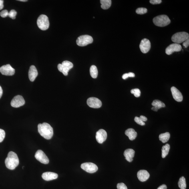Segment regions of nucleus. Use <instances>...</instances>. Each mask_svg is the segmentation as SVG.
I'll use <instances>...</instances> for the list:
<instances>
[{
  "label": "nucleus",
  "mask_w": 189,
  "mask_h": 189,
  "mask_svg": "<svg viewBox=\"0 0 189 189\" xmlns=\"http://www.w3.org/2000/svg\"><path fill=\"white\" fill-rule=\"evenodd\" d=\"M38 131L41 136L46 140H50L53 135V129L48 123H43L38 125Z\"/></svg>",
  "instance_id": "f257e3e1"
},
{
  "label": "nucleus",
  "mask_w": 189,
  "mask_h": 189,
  "mask_svg": "<svg viewBox=\"0 0 189 189\" xmlns=\"http://www.w3.org/2000/svg\"><path fill=\"white\" fill-rule=\"evenodd\" d=\"M5 164L7 168L11 170H14L19 164L17 155L13 151L10 152L5 159Z\"/></svg>",
  "instance_id": "f03ea898"
},
{
  "label": "nucleus",
  "mask_w": 189,
  "mask_h": 189,
  "mask_svg": "<svg viewBox=\"0 0 189 189\" xmlns=\"http://www.w3.org/2000/svg\"><path fill=\"white\" fill-rule=\"evenodd\" d=\"M171 21L168 17L166 15H158L153 19L154 25L160 27L167 26L171 23Z\"/></svg>",
  "instance_id": "7ed1b4c3"
},
{
  "label": "nucleus",
  "mask_w": 189,
  "mask_h": 189,
  "mask_svg": "<svg viewBox=\"0 0 189 189\" xmlns=\"http://www.w3.org/2000/svg\"><path fill=\"white\" fill-rule=\"evenodd\" d=\"M37 24L38 27L42 30H46L49 29V26L48 17L45 15H40L38 18Z\"/></svg>",
  "instance_id": "20e7f679"
},
{
  "label": "nucleus",
  "mask_w": 189,
  "mask_h": 189,
  "mask_svg": "<svg viewBox=\"0 0 189 189\" xmlns=\"http://www.w3.org/2000/svg\"><path fill=\"white\" fill-rule=\"evenodd\" d=\"M188 33L186 32H180L175 33L172 37V40L176 43L184 42L189 39Z\"/></svg>",
  "instance_id": "39448f33"
},
{
  "label": "nucleus",
  "mask_w": 189,
  "mask_h": 189,
  "mask_svg": "<svg viewBox=\"0 0 189 189\" xmlns=\"http://www.w3.org/2000/svg\"><path fill=\"white\" fill-rule=\"evenodd\" d=\"M73 67V65L68 61H63L62 64H59L57 66L59 71L62 73L65 76H67L69 70Z\"/></svg>",
  "instance_id": "423d86ee"
},
{
  "label": "nucleus",
  "mask_w": 189,
  "mask_h": 189,
  "mask_svg": "<svg viewBox=\"0 0 189 189\" xmlns=\"http://www.w3.org/2000/svg\"><path fill=\"white\" fill-rule=\"evenodd\" d=\"M93 38L87 35L80 36L76 40L77 44L79 46H85L93 42Z\"/></svg>",
  "instance_id": "0eeeda50"
},
{
  "label": "nucleus",
  "mask_w": 189,
  "mask_h": 189,
  "mask_svg": "<svg viewBox=\"0 0 189 189\" xmlns=\"http://www.w3.org/2000/svg\"><path fill=\"white\" fill-rule=\"evenodd\" d=\"M81 168L87 172L93 174L96 172L98 170V167L96 164L92 163H85L81 165Z\"/></svg>",
  "instance_id": "6e6552de"
},
{
  "label": "nucleus",
  "mask_w": 189,
  "mask_h": 189,
  "mask_svg": "<svg viewBox=\"0 0 189 189\" xmlns=\"http://www.w3.org/2000/svg\"><path fill=\"white\" fill-rule=\"evenodd\" d=\"M25 103V101L23 97L21 95H18L12 99L11 104L12 107L17 108L22 106Z\"/></svg>",
  "instance_id": "1a4fd4ad"
},
{
  "label": "nucleus",
  "mask_w": 189,
  "mask_h": 189,
  "mask_svg": "<svg viewBox=\"0 0 189 189\" xmlns=\"http://www.w3.org/2000/svg\"><path fill=\"white\" fill-rule=\"evenodd\" d=\"M35 157L39 162L45 164H48L49 160L43 151L38 150L36 152Z\"/></svg>",
  "instance_id": "9d476101"
},
{
  "label": "nucleus",
  "mask_w": 189,
  "mask_h": 189,
  "mask_svg": "<svg viewBox=\"0 0 189 189\" xmlns=\"http://www.w3.org/2000/svg\"><path fill=\"white\" fill-rule=\"evenodd\" d=\"M87 104L89 107L93 108H99L102 105V103L100 100L94 97H91L88 99Z\"/></svg>",
  "instance_id": "9b49d317"
},
{
  "label": "nucleus",
  "mask_w": 189,
  "mask_h": 189,
  "mask_svg": "<svg viewBox=\"0 0 189 189\" xmlns=\"http://www.w3.org/2000/svg\"><path fill=\"white\" fill-rule=\"evenodd\" d=\"M15 69L10 64L4 65L0 67V72L3 75L13 76L15 74Z\"/></svg>",
  "instance_id": "f8f14e48"
},
{
  "label": "nucleus",
  "mask_w": 189,
  "mask_h": 189,
  "mask_svg": "<svg viewBox=\"0 0 189 189\" xmlns=\"http://www.w3.org/2000/svg\"><path fill=\"white\" fill-rule=\"evenodd\" d=\"M182 47L178 43H172L167 47L165 52L167 55H170L174 52H179L181 51Z\"/></svg>",
  "instance_id": "ddd939ff"
},
{
  "label": "nucleus",
  "mask_w": 189,
  "mask_h": 189,
  "mask_svg": "<svg viewBox=\"0 0 189 189\" xmlns=\"http://www.w3.org/2000/svg\"><path fill=\"white\" fill-rule=\"evenodd\" d=\"M151 47V43L148 39L145 38L141 41L140 47L141 51L143 53L145 54L149 52Z\"/></svg>",
  "instance_id": "4468645a"
},
{
  "label": "nucleus",
  "mask_w": 189,
  "mask_h": 189,
  "mask_svg": "<svg viewBox=\"0 0 189 189\" xmlns=\"http://www.w3.org/2000/svg\"><path fill=\"white\" fill-rule=\"evenodd\" d=\"M107 137L106 131L101 129L96 132V138L97 142L100 144H102L106 140Z\"/></svg>",
  "instance_id": "2eb2a0df"
},
{
  "label": "nucleus",
  "mask_w": 189,
  "mask_h": 189,
  "mask_svg": "<svg viewBox=\"0 0 189 189\" xmlns=\"http://www.w3.org/2000/svg\"><path fill=\"white\" fill-rule=\"evenodd\" d=\"M171 91L173 98L175 100L178 102H182L183 100V96L180 91L174 87H172L171 88Z\"/></svg>",
  "instance_id": "dca6fc26"
},
{
  "label": "nucleus",
  "mask_w": 189,
  "mask_h": 189,
  "mask_svg": "<svg viewBox=\"0 0 189 189\" xmlns=\"http://www.w3.org/2000/svg\"><path fill=\"white\" fill-rule=\"evenodd\" d=\"M137 177L141 182H146L150 177V175L147 171L140 170L137 173Z\"/></svg>",
  "instance_id": "f3484780"
},
{
  "label": "nucleus",
  "mask_w": 189,
  "mask_h": 189,
  "mask_svg": "<svg viewBox=\"0 0 189 189\" xmlns=\"http://www.w3.org/2000/svg\"><path fill=\"white\" fill-rule=\"evenodd\" d=\"M58 174L55 173L46 172L43 173L42 175V177L44 180L46 181H50L56 179L58 178Z\"/></svg>",
  "instance_id": "a211bd4d"
},
{
  "label": "nucleus",
  "mask_w": 189,
  "mask_h": 189,
  "mask_svg": "<svg viewBox=\"0 0 189 189\" xmlns=\"http://www.w3.org/2000/svg\"><path fill=\"white\" fill-rule=\"evenodd\" d=\"M38 75V72L36 68L32 65L30 67L29 71V80L32 82L35 80Z\"/></svg>",
  "instance_id": "6ab92c4d"
},
{
  "label": "nucleus",
  "mask_w": 189,
  "mask_h": 189,
  "mask_svg": "<svg viewBox=\"0 0 189 189\" xmlns=\"http://www.w3.org/2000/svg\"><path fill=\"white\" fill-rule=\"evenodd\" d=\"M135 151L132 149H129L124 151V155L125 159L129 162H132L134 157Z\"/></svg>",
  "instance_id": "aec40b11"
},
{
  "label": "nucleus",
  "mask_w": 189,
  "mask_h": 189,
  "mask_svg": "<svg viewBox=\"0 0 189 189\" xmlns=\"http://www.w3.org/2000/svg\"><path fill=\"white\" fill-rule=\"evenodd\" d=\"M152 105L153 106L152 110L155 111H157L158 109L165 107V105L164 103L157 99L153 101Z\"/></svg>",
  "instance_id": "412c9836"
},
{
  "label": "nucleus",
  "mask_w": 189,
  "mask_h": 189,
  "mask_svg": "<svg viewBox=\"0 0 189 189\" xmlns=\"http://www.w3.org/2000/svg\"><path fill=\"white\" fill-rule=\"evenodd\" d=\"M125 134L128 136L129 140H135L137 136V134L134 129L129 128L125 131Z\"/></svg>",
  "instance_id": "4be33fe9"
},
{
  "label": "nucleus",
  "mask_w": 189,
  "mask_h": 189,
  "mask_svg": "<svg viewBox=\"0 0 189 189\" xmlns=\"http://www.w3.org/2000/svg\"><path fill=\"white\" fill-rule=\"evenodd\" d=\"M170 134L168 132L161 134L159 136V139H160V140L164 143L168 142L170 139Z\"/></svg>",
  "instance_id": "5701e85b"
},
{
  "label": "nucleus",
  "mask_w": 189,
  "mask_h": 189,
  "mask_svg": "<svg viewBox=\"0 0 189 189\" xmlns=\"http://www.w3.org/2000/svg\"><path fill=\"white\" fill-rule=\"evenodd\" d=\"M101 7L104 10L108 9L110 7L111 5V0H101Z\"/></svg>",
  "instance_id": "b1692460"
},
{
  "label": "nucleus",
  "mask_w": 189,
  "mask_h": 189,
  "mask_svg": "<svg viewBox=\"0 0 189 189\" xmlns=\"http://www.w3.org/2000/svg\"><path fill=\"white\" fill-rule=\"evenodd\" d=\"M90 72L91 76L93 79H96L98 74V70L97 67L94 65H93L90 68Z\"/></svg>",
  "instance_id": "393cba45"
},
{
  "label": "nucleus",
  "mask_w": 189,
  "mask_h": 189,
  "mask_svg": "<svg viewBox=\"0 0 189 189\" xmlns=\"http://www.w3.org/2000/svg\"><path fill=\"white\" fill-rule=\"evenodd\" d=\"M170 148V145L167 144L163 146L162 148V157L164 158L168 155Z\"/></svg>",
  "instance_id": "a878e982"
},
{
  "label": "nucleus",
  "mask_w": 189,
  "mask_h": 189,
  "mask_svg": "<svg viewBox=\"0 0 189 189\" xmlns=\"http://www.w3.org/2000/svg\"><path fill=\"white\" fill-rule=\"evenodd\" d=\"M178 185L179 188L181 189H186V184L185 178L184 177H181L179 181Z\"/></svg>",
  "instance_id": "bb28decb"
},
{
  "label": "nucleus",
  "mask_w": 189,
  "mask_h": 189,
  "mask_svg": "<svg viewBox=\"0 0 189 189\" xmlns=\"http://www.w3.org/2000/svg\"><path fill=\"white\" fill-rule=\"evenodd\" d=\"M131 93L132 94H134V96L136 97H138L140 96L141 92L139 89H132L131 90Z\"/></svg>",
  "instance_id": "cd10ccee"
},
{
  "label": "nucleus",
  "mask_w": 189,
  "mask_h": 189,
  "mask_svg": "<svg viewBox=\"0 0 189 189\" xmlns=\"http://www.w3.org/2000/svg\"><path fill=\"white\" fill-rule=\"evenodd\" d=\"M147 11H148V10L146 8H139L136 10V13L139 15L144 14L146 13Z\"/></svg>",
  "instance_id": "c85d7f7f"
},
{
  "label": "nucleus",
  "mask_w": 189,
  "mask_h": 189,
  "mask_svg": "<svg viewBox=\"0 0 189 189\" xmlns=\"http://www.w3.org/2000/svg\"><path fill=\"white\" fill-rule=\"evenodd\" d=\"M17 14V12L14 10H12L9 13L8 16L11 19H14L15 18V16Z\"/></svg>",
  "instance_id": "c756f323"
},
{
  "label": "nucleus",
  "mask_w": 189,
  "mask_h": 189,
  "mask_svg": "<svg viewBox=\"0 0 189 189\" xmlns=\"http://www.w3.org/2000/svg\"><path fill=\"white\" fill-rule=\"evenodd\" d=\"M135 74L132 72H130L128 73H125L122 76V78L125 79L128 78L129 77H135Z\"/></svg>",
  "instance_id": "7c9ffc66"
},
{
  "label": "nucleus",
  "mask_w": 189,
  "mask_h": 189,
  "mask_svg": "<svg viewBox=\"0 0 189 189\" xmlns=\"http://www.w3.org/2000/svg\"><path fill=\"white\" fill-rule=\"evenodd\" d=\"M134 120L135 122H136L137 124L139 125L143 126L145 125V123L144 122H143V121L141 120L140 117H135Z\"/></svg>",
  "instance_id": "2f4dec72"
},
{
  "label": "nucleus",
  "mask_w": 189,
  "mask_h": 189,
  "mask_svg": "<svg viewBox=\"0 0 189 189\" xmlns=\"http://www.w3.org/2000/svg\"><path fill=\"white\" fill-rule=\"evenodd\" d=\"M5 136V131L0 129V143L2 142Z\"/></svg>",
  "instance_id": "473e14b6"
},
{
  "label": "nucleus",
  "mask_w": 189,
  "mask_h": 189,
  "mask_svg": "<svg viewBox=\"0 0 189 189\" xmlns=\"http://www.w3.org/2000/svg\"><path fill=\"white\" fill-rule=\"evenodd\" d=\"M117 189H128L127 187L123 183H120L117 185Z\"/></svg>",
  "instance_id": "72a5a7b5"
},
{
  "label": "nucleus",
  "mask_w": 189,
  "mask_h": 189,
  "mask_svg": "<svg viewBox=\"0 0 189 189\" xmlns=\"http://www.w3.org/2000/svg\"><path fill=\"white\" fill-rule=\"evenodd\" d=\"M9 12L7 10H5L2 11L0 13L1 16L2 18H5L9 15Z\"/></svg>",
  "instance_id": "f704fd0d"
},
{
  "label": "nucleus",
  "mask_w": 189,
  "mask_h": 189,
  "mask_svg": "<svg viewBox=\"0 0 189 189\" xmlns=\"http://www.w3.org/2000/svg\"><path fill=\"white\" fill-rule=\"evenodd\" d=\"M150 2L153 5L158 4L162 2L161 0H150Z\"/></svg>",
  "instance_id": "c9c22d12"
},
{
  "label": "nucleus",
  "mask_w": 189,
  "mask_h": 189,
  "mask_svg": "<svg viewBox=\"0 0 189 189\" xmlns=\"http://www.w3.org/2000/svg\"><path fill=\"white\" fill-rule=\"evenodd\" d=\"M183 45L185 47V48H188L189 46V39H188V40H186L183 43Z\"/></svg>",
  "instance_id": "e433bc0d"
},
{
  "label": "nucleus",
  "mask_w": 189,
  "mask_h": 189,
  "mask_svg": "<svg viewBox=\"0 0 189 189\" xmlns=\"http://www.w3.org/2000/svg\"><path fill=\"white\" fill-rule=\"evenodd\" d=\"M141 120L143 121V122H146L148 120V119L146 118V117H145L144 116H140V117Z\"/></svg>",
  "instance_id": "4c0bfd02"
},
{
  "label": "nucleus",
  "mask_w": 189,
  "mask_h": 189,
  "mask_svg": "<svg viewBox=\"0 0 189 189\" xmlns=\"http://www.w3.org/2000/svg\"><path fill=\"white\" fill-rule=\"evenodd\" d=\"M157 189H167V187L165 185H162Z\"/></svg>",
  "instance_id": "58836bf2"
},
{
  "label": "nucleus",
  "mask_w": 189,
  "mask_h": 189,
  "mask_svg": "<svg viewBox=\"0 0 189 189\" xmlns=\"http://www.w3.org/2000/svg\"><path fill=\"white\" fill-rule=\"evenodd\" d=\"M3 3L4 1L3 0H0V10L3 8Z\"/></svg>",
  "instance_id": "ea45409f"
},
{
  "label": "nucleus",
  "mask_w": 189,
  "mask_h": 189,
  "mask_svg": "<svg viewBox=\"0 0 189 189\" xmlns=\"http://www.w3.org/2000/svg\"><path fill=\"white\" fill-rule=\"evenodd\" d=\"M2 94H3L2 89L1 87L0 86V99L1 98L2 96Z\"/></svg>",
  "instance_id": "a19ab883"
},
{
  "label": "nucleus",
  "mask_w": 189,
  "mask_h": 189,
  "mask_svg": "<svg viewBox=\"0 0 189 189\" xmlns=\"http://www.w3.org/2000/svg\"><path fill=\"white\" fill-rule=\"evenodd\" d=\"M18 1H23V2H26V1H27V0H18Z\"/></svg>",
  "instance_id": "79ce46f5"
}]
</instances>
